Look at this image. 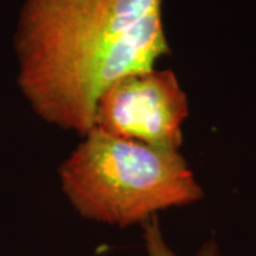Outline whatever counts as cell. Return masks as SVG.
<instances>
[{
	"mask_svg": "<svg viewBox=\"0 0 256 256\" xmlns=\"http://www.w3.org/2000/svg\"><path fill=\"white\" fill-rule=\"evenodd\" d=\"M164 0H24L16 82L38 118L86 136L101 94L170 54Z\"/></svg>",
	"mask_w": 256,
	"mask_h": 256,
	"instance_id": "cell-1",
	"label": "cell"
},
{
	"mask_svg": "<svg viewBox=\"0 0 256 256\" xmlns=\"http://www.w3.org/2000/svg\"><path fill=\"white\" fill-rule=\"evenodd\" d=\"M66 198L82 218L127 228L204 196L180 151L92 128L58 168Z\"/></svg>",
	"mask_w": 256,
	"mask_h": 256,
	"instance_id": "cell-2",
	"label": "cell"
},
{
	"mask_svg": "<svg viewBox=\"0 0 256 256\" xmlns=\"http://www.w3.org/2000/svg\"><path fill=\"white\" fill-rule=\"evenodd\" d=\"M188 116V96L176 74L152 68L126 77L102 92L94 127L122 140L180 151Z\"/></svg>",
	"mask_w": 256,
	"mask_h": 256,
	"instance_id": "cell-3",
	"label": "cell"
},
{
	"mask_svg": "<svg viewBox=\"0 0 256 256\" xmlns=\"http://www.w3.org/2000/svg\"><path fill=\"white\" fill-rule=\"evenodd\" d=\"M144 239H146V248L148 256H175L172 249L168 246V244L165 242L156 218H152L148 222L146 234H144Z\"/></svg>",
	"mask_w": 256,
	"mask_h": 256,
	"instance_id": "cell-4",
	"label": "cell"
},
{
	"mask_svg": "<svg viewBox=\"0 0 256 256\" xmlns=\"http://www.w3.org/2000/svg\"><path fill=\"white\" fill-rule=\"evenodd\" d=\"M196 256H220V249L216 246L215 240H208L206 244H204L201 249L198 250Z\"/></svg>",
	"mask_w": 256,
	"mask_h": 256,
	"instance_id": "cell-5",
	"label": "cell"
}]
</instances>
